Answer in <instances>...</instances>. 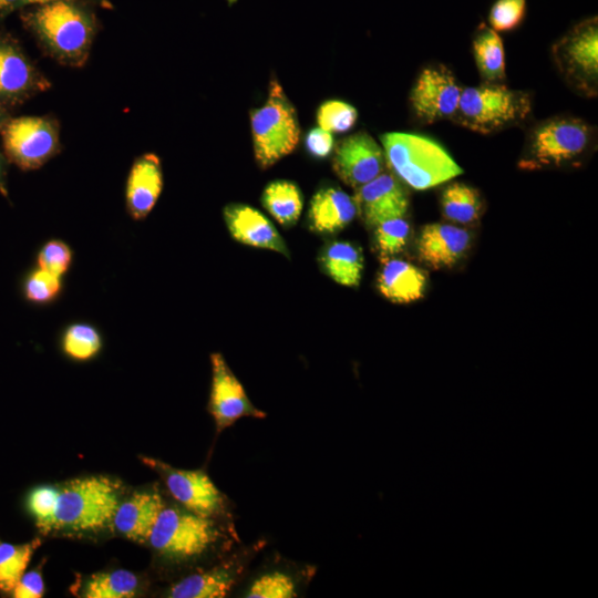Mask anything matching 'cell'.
I'll return each mask as SVG.
<instances>
[{"label": "cell", "mask_w": 598, "mask_h": 598, "mask_svg": "<svg viewBox=\"0 0 598 598\" xmlns=\"http://www.w3.org/2000/svg\"><path fill=\"white\" fill-rule=\"evenodd\" d=\"M358 112L354 106L342 101H327L317 113L319 127L336 133L349 131L357 122Z\"/></svg>", "instance_id": "32"}, {"label": "cell", "mask_w": 598, "mask_h": 598, "mask_svg": "<svg viewBox=\"0 0 598 598\" xmlns=\"http://www.w3.org/2000/svg\"><path fill=\"white\" fill-rule=\"evenodd\" d=\"M530 112L532 97L527 92L484 82L462 90L452 121L467 130L489 134L523 122Z\"/></svg>", "instance_id": "3"}, {"label": "cell", "mask_w": 598, "mask_h": 598, "mask_svg": "<svg viewBox=\"0 0 598 598\" xmlns=\"http://www.w3.org/2000/svg\"><path fill=\"white\" fill-rule=\"evenodd\" d=\"M224 219L234 239L289 257V249L272 223L259 210L243 204H230L224 209Z\"/></svg>", "instance_id": "17"}, {"label": "cell", "mask_w": 598, "mask_h": 598, "mask_svg": "<svg viewBox=\"0 0 598 598\" xmlns=\"http://www.w3.org/2000/svg\"><path fill=\"white\" fill-rule=\"evenodd\" d=\"M382 260L377 286L385 299L395 303H410L424 297L427 278L421 268L399 258Z\"/></svg>", "instance_id": "21"}, {"label": "cell", "mask_w": 598, "mask_h": 598, "mask_svg": "<svg viewBox=\"0 0 598 598\" xmlns=\"http://www.w3.org/2000/svg\"><path fill=\"white\" fill-rule=\"evenodd\" d=\"M61 287V277L38 267L27 277L23 291L29 301L48 303L58 297Z\"/></svg>", "instance_id": "33"}, {"label": "cell", "mask_w": 598, "mask_h": 598, "mask_svg": "<svg viewBox=\"0 0 598 598\" xmlns=\"http://www.w3.org/2000/svg\"><path fill=\"white\" fill-rule=\"evenodd\" d=\"M163 188L161 161L144 154L133 163L126 182V206L135 220L145 218L155 206Z\"/></svg>", "instance_id": "19"}, {"label": "cell", "mask_w": 598, "mask_h": 598, "mask_svg": "<svg viewBox=\"0 0 598 598\" xmlns=\"http://www.w3.org/2000/svg\"><path fill=\"white\" fill-rule=\"evenodd\" d=\"M354 198L336 187L322 188L310 202L308 214L312 230L333 234L348 226L357 216Z\"/></svg>", "instance_id": "22"}, {"label": "cell", "mask_w": 598, "mask_h": 598, "mask_svg": "<svg viewBox=\"0 0 598 598\" xmlns=\"http://www.w3.org/2000/svg\"><path fill=\"white\" fill-rule=\"evenodd\" d=\"M373 228L375 247L382 259L394 256L405 248L411 231L405 216L385 219Z\"/></svg>", "instance_id": "30"}, {"label": "cell", "mask_w": 598, "mask_h": 598, "mask_svg": "<svg viewBox=\"0 0 598 598\" xmlns=\"http://www.w3.org/2000/svg\"><path fill=\"white\" fill-rule=\"evenodd\" d=\"M59 489L52 486H38L27 498V506L41 533L53 530Z\"/></svg>", "instance_id": "31"}, {"label": "cell", "mask_w": 598, "mask_h": 598, "mask_svg": "<svg viewBox=\"0 0 598 598\" xmlns=\"http://www.w3.org/2000/svg\"><path fill=\"white\" fill-rule=\"evenodd\" d=\"M594 140V127L581 118H547L529 130L519 166L540 169L578 162L590 151Z\"/></svg>", "instance_id": "2"}, {"label": "cell", "mask_w": 598, "mask_h": 598, "mask_svg": "<svg viewBox=\"0 0 598 598\" xmlns=\"http://www.w3.org/2000/svg\"><path fill=\"white\" fill-rule=\"evenodd\" d=\"M165 503V498L156 488L136 493L118 505L112 523L125 537L134 542L147 543Z\"/></svg>", "instance_id": "20"}, {"label": "cell", "mask_w": 598, "mask_h": 598, "mask_svg": "<svg viewBox=\"0 0 598 598\" xmlns=\"http://www.w3.org/2000/svg\"><path fill=\"white\" fill-rule=\"evenodd\" d=\"M527 0H496L488 14L491 28L496 32L512 31L524 20Z\"/></svg>", "instance_id": "34"}, {"label": "cell", "mask_w": 598, "mask_h": 598, "mask_svg": "<svg viewBox=\"0 0 598 598\" xmlns=\"http://www.w3.org/2000/svg\"><path fill=\"white\" fill-rule=\"evenodd\" d=\"M471 233L453 224L433 223L423 226L416 240L421 262L433 270L452 268L471 247Z\"/></svg>", "instance_id": "16"}, {"label": "cell", "mask_w": 598, "mask_h": 598, "mask_svg": "<svg viewBox=\"0 0 598 598\" xmlns=\"http://www.w3.org/2000/svg\"><path fill=\"white\" fill-rule=\"evenodd\" d=\"M316 566L295 565L281 560V565H268L254 575L246 576L239 597L246 598H295L316 574Z\"/></svg>", "instance_id": "15"}, {"label": "cell", "mask_w": 598, "mask_h": 598, "mask_svg": "<svg viewBox=\"0 0 598 598\" xmlns=\"http://www.w3.org/2000/svg\"><path fill=\"white\" fill-rule=\"evenodd\" d=\"M250 127L255 158L264 169L296 148L300 136L296 110L275 79L269 84L266 103L251 111Z\"/></svg>", "instance_id": "6"}, {"label": "cell", "mask_w": 598, "mask_h": 598, "mask_svg": "<svg viewBox=\"0 0 598 598\" xmlns=\"http://www.w3.org/2000/svg\"><path fill=\"white\" fill-rule=\"evenodd\" d=\"M210 364L212 383L207 410L214 420L217 434L243 417L267 416L266 412L252 404L221 353H212Z\"/></svg>", "instance_id": "11"}, {"label": "cell", "mask_w": 598, "mask_h": 598, "mask_svg": "<svg viewBox=\"0 0 598 598\" xmlns=\"http://www.w3.org/2000/svg\"><path fill=\"white\" fill-rule=\"evenodd\" d=\"M29 22L59 60L74 65L86 60L94 28L89 16L78 7L65 0L42 4L30 16Z\"/></svg>", "instance_id": "5"}, {"label": "cell", "mask_w": 598, "mask_h": 598, "mask_svg": "<svg viewBox=\"0 0 598 598\" xmlns=\"http://www.w3.org/2000/svg\"><path fill=\"white\" fill-rule=\"evenodd\" d=\"M20 0H0V10L10 7L14 3H19Z\"/></svg>", "instance_id": "40"}, {"label": "cell", "mask_w": 598, "mask_h": 598, "mask_svg": "<svg viewBox=\"0 0 598 598\" xmlns=\"http://www.w3.org/2000/svg\"><path fill=\"white\" fill-rule=\"evenodd\" d=\"M266 540L234 547L207 569H198L173 582L166 591L169 598H223L236 591L249 571L252 559Z\"/></svg>", "instance_id": "8"}, {"label": "cell", "mask_w": 598, "mask_h": 598, "mask_svg": "<svg viewBox=\"0 0 598 598\" xmlns=\"http://www.w3.org/2000/svg\"><path fill=\"white\" fill-rule=\"evenodd\" d=\"M462 90L445 65L426 66L412 87L410 103L415 116L424 124L452 120Z\"/></svg>", "instance_id": "12"}, {"label": "cell", "mask_w": 598, "mask_h": 598, "mask_svg": "<svg viewBox=\"0 0 598 598\" xmlns=\"http://www.w3.org/2000/svg\"><path fill=\"white\" fill-rule=\"evenodd\" d=\"M138 587L137 577L124 569L92 575L85 584L86 598H131Z\"/></svg>", "instance_id": "28"}, {"label": "cell", "mask_w": 598, "mask_h": 598, "mask_svg": "<svg viewBox=\"0 0 598 598\" xmlns=\"http://www.w3.org/2000/svg\"><path fill=\"white\" fill-rule=\"evenodd\" d=\"M72 262V250L68 244L59 239L45 243L37 256L38 267L61 277Z\"/></svg>", "instance_id": "35"}, {"label": "cell", "mask_w": 598, "mask_h": 598, "mask_svg": "<svg viewBox=\"0 0 598 598\" xmlns=\"http://www.w3.org/2000/svg\"><path fill=\"white\" fill-rule=\"evenodd\" d=\"M308 152L318 158L328 156L333 148V137L331 132L321 127L312 128L306 138Z\"/></svg>", "instance_id": "37"}, {"label": "cell", "mask_w": 598, "mask_h": 598, "mask_svg": "<svg viewBox=\"0 0 598 598\" xmlns=\"http://www.w3.org/2000/svg\"><path fill=\"white\" fill-rule=\"evenodd\" d=\"M0 193L8 195L7 189V157L0 152Z\"/></svg>", "instance_id": "38"}, {"label": "cell", "mask_w": 598, "mask_h": 598, "mask_svg": "<svg viewBox=\"0 0 598 598\" xmlns=\"http://www.w3.org/2000/svg\"><path fill=\"white\" fill-rule=\"evenodd\" d=\"M41 545L39 538L24 544H0V591L11 592Z\"/></svg>", "instance_id": "27"}, {"label": "cell", "mask_w": 598, "mask_h": 598, "mask_svg": "<svg viewBox=\"0 0 598 598\" xmlns=\"http://www.w3.org/2000/svg\"><path fill=\"white\" fill-rule=\"evenodd\" d=\"M11 592L14 598L42 597L44 582L40 570L34 569L24 573Z\"/></svg>", "instance_id": "36"}, {"label": "cell", "mask_w": 598, "mask_h": 598, "mask_svg": "<svg viewBox=\"0 0 598 598\" xmlns=\"http://www.w3.org/2000/svg\"><path fill=\"white\" fill-rule=\"evenodd\" d=\"M228 4H234L237 0H226Z\"/></svg>", "instance_id": "42"}, {"label": "cell", "mask_w": 598, "mask_h": 598, "mask_svg": "<svg viewBox=\"0 0 598 598\" xmlns=\"http://www.w3.org/2000/svg\"><path fill=\"white\" fill-rule=\"evenodd\" d=\"M6 157L23 171L41 167L59 152V128L52 118H8L0 130Z\"/></svg>", "instance_id": "10"}, {"label": "cell", "mask_w": 598, "mask_h": 598, "mask_svg": "<svg viewBox=\"0 0 598 598\" xmlns=\"http://www.w3.org/2000/svg\"><path fill=\"white\" fill-rule=\"evenodd\" d=\"M381 141L392 173L413 189L435 187L463 172L446 150L429 137L392 132L384 134Z\"/></svg>", "instance_id": "1"}, {"label": "cell", "mask_w": 598, "mask_h": 598, "mask_svg": "<svg viewBox=\"0 0 598 598\" xmlns=\"http://www.w3.org/2000/svg\"><path fill=\"white\" fill-rule=\"evenodd\" d=\"M262 204L280 225L291 226L301 214L303 200L296 184L288 181H275L266 186Z\"/></svg>", "instance_id": "26"}, {"label": "cell", "mask_w": 598, "mask_h": 598, "mask_svg": "<svg viewBox=\"0 0 598 598\" xmlns=\"http://www.w3.org/2000/svg\"><path fill=\"white\" fill-rule=\"evenodd\" d=\"M324 272L337 283L355 287L360 283L364 259L361 249L349 241H333L321 254Z\"/></svg>", "instance_id": "23"}, {"label": "cell", "mask_w": 598, "mask_h": 598, "mask_svg": "<svg viewBox=\"0 0 598 598\" xmlns=\"http://www.w3.org/2000/svg\"><path fill=\"white\" fill-rule=\"evenodd\" d=\"M353 198L358 213L369 227L389 218L405 216L409 208L406 190L393 173L383 172L360 186Z\"/></svg>", "instance_id": "14"}, {"label": "cell", "mask_w": 598, "mask_h": 598, "mask_svg": "<svg viewBox=\"0 0 598 598\" xmlns=\"http://www.w3.org/2000/svg\"><path fill=\"white\" fill-rule=\"evenodd\" d=\"M473 54L484 82L501 83L506 78L505 50L498 33L481 23L473 37Z\"/></svg>", "instance_id": "24"}, {"label": "cell", "mask_w": 598, "mask_h": 598, "mask_svg": "<svg viewBox=\"0 0 598 598\" xmlns=\"http://www.w3.org/2000/svg\"><path fill=\"white\" fill-rule=\"evenodd\" d=\"M120 485L104 476L68 482L59 489L54 529L92 532L112 523L120 505Z\"/></svg>", "instance_id": "4"}, {"label": "cell", "mask_w": 598, "mask_h": 598, "mask_svg": "<svg viewBox=\"0 0 598 598\" xmlns=\"http://www.w3.org/2000/svg\"><path fill=\"white\" fill-rule=\"evenodd\" d=\"M383 150L365 132L343 138L336 148L333 171L347 185L359 188L383 173Z\"/></svg>", "instance_id": "13"}, {"label": "cell", "mask_w": 598, "mask_h": 598, "mask_svg": "<svg viewBox=\"0 0 598 598\" xmlns=\"http://www.w3.org/2000/svg\"><path fill=\"white\" fill-rule=\"evenodd\" d=\"M440 203L442 216L458 225H471L477 221L484 210L480 192L460 182L450 183L443 188Z\"/></svg>", "instance_id": "25"}, {"label": "cell", "mask_w": 598, "mask_h": 598, "mask_svg": "<svg viewBox=\"0 0 598 598\" xmlns=\"http://www.w3.org/2000/svg\"><path fill=\"white\" fill-rule=\"evenodd\" d=\"M556 68L567 85L585 97L598 93V22L585 19L551 47Z\"/></svg>", "instance_id": "7"}, {"label": "cell", "mask_w": 598, "mask_h": 598, "mask_svg": "<svg viewBox=\"0 0 598 598\" xmlns=\"http://www.w3.org/2000/svg\"><path fill=\"white\" fill-rule=\"evenodd\" d=\"M7 120H8V115H7L6 111H4V109L0 104V130H1L2 125L6 123Z\"/></svg>", "instance_id": "41"}, {"label": "cell", "mask_w": 598, "mask_h": 598, "mask_svg": "<svg viewBox=\"0 0 598 598\" xmlns=\"http://www.w3.org/2000/svg\"><path fill=\"white\" fill-rule=\"evenodd\" d=\"M49 85L17 45L0 41V100L21 101Z\"/></svg>", "instance_id": "18"}, {"label": "cell", "mask_w": 598, "mask_h": 598, "mask_svg": "<svg viewBox=\"0 0 598 598\" xmlns=\"http://www.w3.org/2000/svg\"><path fill=\"white\" fill-rule=\"evenodd\" d=\"M144 462L161 474L169 495L181 506L206 518L234 523L230 499L204 470H181L154 458Z\"/></svg>", "instance_id": "9"}, {"label": "cell", "mask_w": 598, "mask_h": 598, "mask_svg": "<svg viewBox=\"0 0 598 598\" xmlns=\"http://www.w3.org/2000/svg\"><path fill=\"white\" fill-rule=\"evenodd\" d=\"M102 347V339L95 327L87 323H73L62 337L63 351L79 361L95 357Z\"/></svg>", "instance_id": "29"}, {"label": "cell", "mask_w": 598, "mask_h": 598, "mask_svg": "<svg viewBox=\"0 0 598 598\" xmlns=\"http://www.w3.org/2000/svg\"><path fill=\"white\" fill-rule=\"evenodd\" d=\"M54 1H62V0H20L19 1V4H33V3H38V4H47V3H50V2H54Z\"/></svg>", "instance_id": "39"}]
</instances>
